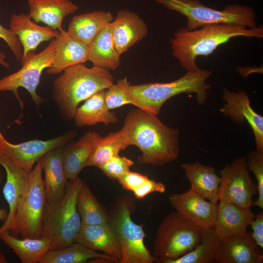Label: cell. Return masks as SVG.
I'll list each match as a JSON object with an SVG mask.
<instances>
[{
  "mask_svg": "<svg viewBox=\"0 0 263 263\" xmlns=\"http://www.w3.org/2000/svg\"><path fill=\"white\" fill-rule=\"evenodd\" d=\"M169 200L177 212L197 226L202 229L213 227L218 203L207 200L191 188L182 193L170 194Z\"/></svg>",
  "mask_w": 263,
  "mask_h": 263,
  "instance_id": "cell-14",
  "label": "cell"
},
{
  "mask_svg": "<svg viewBox=\"0 0 263 263\" xmlns=\"http://www.w3.org/2000/svg\"><path fill=\"white\" fill-rule=\"evenodd\" d=\"M75 242L94 250H99L120 263L122 256L119 241L109 222L96 225H83Z\"/></svg>",
  "mask_w": 263,
  "mask_h": 263,
  "instance_id": "cell-19",
  "label": "cell"
},
{
  "mask_svg": "<svg viewBox=\"0 0 263 263\" xmlns=\"http://www.w3.org/2000/svg\"><path fill=\"white\" fill-rule=\"evenodd\" d=\"M191 187L203 198L212 203L219 201V189L221 179L215 168L204 165L198 161L182 164Z\"/></svg>",
  "mask_w": 263,
  "mask_h": 263,
  "instance_id": "cell-25",
  "label": "cell"
},
{
  "mask_svg": "<svg viewBox=\"0 0 263 263\" xmlns=\"http://www.w3.org/2000/svg\"><path fill=\"white\" fill-rule=\"evenodd\" d=\"M7 140L5 139V138L3 137V135L0 132V153H1L2 149L5 142Z\"/></svg>",
  "mask_w": 263,
  "mask_h": 263,
  "instance_id": "cell-43",
  "label": "cell"
},
{
  "mask_svg": "<svg viewBox=\"0 0 263 263\" xmlns=\"http://www.w3.org/2000/svg\"><path fill=\"white\" fill-rule=\"evenodd\" d=\"M119 131L129 146H135L141 151L139 164L162 166L179 155L178 130L166 126L157 115L139 108L132 110Z\"/></svg>",
  "mask_w": 263,
  "mask_h": 263,
  "instance_id": "cell-1",
  "label": "cell"
},
{
  "mask_svg": "<svg viewBox=\"0 0 263 263\" xmlns=\"http://www.w3.org/2000/svg\"><path fill=\"white\" fill-rule=\"evenodd\" d=\"M215 261L220 263H261L262 249L246 232L220 240Z\"/></svg>",
  "mask_w": 263,
  "mask_h": 263,
  "instance_id": "cell-18",
  "label": "cell"
},
{
  "mask_svg": "<svg viewBox=\"0 0 263 263\" xmlns=\"http://www.w3.org/2000/svg\"><path fill=\"white\" fill-rule=\"evenodd\" d=\"M134 162L126 157L119 155L113 157L98 168L109 178L116 180L123 173L130 170Z\"/></svg>",
  "mask_w": 263,
  "mask_h": 263,
  "instance_id": "cell-36",
  "label": "cell"
},
{
  "mask_svg": "<svg viewBox=\"0 0 263 263\" xmlns=\"http://www.w3.org/2000/svg\"><path fill=\"white\" fill-rule=\"evenodd\" d=\"M248 169L254 173L257 181V199L253 206L263 208V152L255 150L249 151L245 157Z\"/></svg>",
  "mask_w": 263,
  "mask_h": 263,
  "instance_id": "cell-35",
  "label": "cell"
},
{
  "mask_svg": "<svg viewBox=\"0 0 263 263\" xmlns=\"http://www.w3.org/2000/svg\"><path fill=\"white\" fill-rule=\"evenodd\" d=\"M245 157H237L219 172L221 179L219 201L230 202L239 207L250 208L253 196L258 194V186L249 175Z\"/></svg>",
  "mask_w": 263,
  "mask_h": 263,
  "instance_id": "cell-11",
  "label": "cell"
},
{
  "mask_svg": "<svg viewBox=\"0 0 263 263\" xmlns=\"http://www.w3.org/2000/svg\"><path fill=\"white\" fill-rule=\"evenodd\" d=\"M252 230L251 236L256 244L261 249L263 248V211H261L251 222Z\"/></svg>",
  "mask_w": 263,
  "mask_h": 263,
  "instance_id": "cell-40",
  "label": "cell"
},
{
  "mask_svg": "<svg viewBox=\"0 0 263 263\" xmlns=\"http://www.w3.org/2000/svg\"><path fill=\"white\" fill-rule=\"evenodd\" d=\"M58 42L57 38L53 39L43 50L32 55L19 71L0 79V92H13L22 109L23 103L18 93L19 89L22 87L29 92L37 106L42 103L44 100L37 94L36 89L43 71L50 67L55 59Z\"/></svg>",
  "mask_w": 263,
  "mask_h": 263,
  "instance_id": "cell-10",
  "label": "cell"
},
{
  "mask_svg": "<svg viewBox=\"0 0 263 263\" xmlns=\"http://www.w3.org/2000/svg\"><path fill=\"white\" fill-rule=\"evenodd\" d=\"M120 56L114 45L110 22L99 32L89 45L88 61L94 66L115 70L120 65Z\"/></svg>",
  "mask_w": 263,
  "mask_h": 263,
  "instance_id": "cell-26",
  "label": "cell"
},
{
  "mask_svg": "<svg viewBox=\"0 0 263 263\" xmlns=\"http://www.w3.org/2000/svg\"><path fill=\"white\" fill-rule=\"evenodd\" d=\"M134 204L132 200L122 196L115 204L108 222L119 241L122 256L120 263H152L154 258L144 244L143 226L132 219Z\"/></svg>",
  "mask_w": 263,
  "mask_h": 263,
  "instance_id": "cell-8",
  "label": "cell"
},
{
  "mask_svg": "<svg viewBox=\"0 0 263 263\" xmlns=\"http://www.w3.org/2000/svg\"><path fill=\"white\" fill-rule=\"evenodd\" d=\"M220 239L213 227L203 229L199 244L191 251L167 263H210L215 261Z\"/></svg>",
  "mask_w": 263,
  "mask_h": 263,
  "instance_id": "cell-31",
  "label": "cell"
},
{
  "mask_svg": "<svg viewBox=\"0 0 263 263\" xmlns=\"http://www.w3.org/2000/svg\"><path fill=\"white\" fill-rule=\"evenodd\" d=\"M128 147L120 131L111 132L99 141L88 161L86 167H95L98 168L113 157L119 155L122 150Z\"/></svg>",
  "mask_w": 263,
  "mask_h": 263,
  "instance_id": "cell-33",
  "label": "cell"
},
{
  "mask_svg": "<svg viewBox=\"0 0 263 263\" xmlns=\"http://www.w3.org/2000/svg\"><path fill=\"white\" fill-rule=\"evenodd\" d=\"M63 147L54 149L42 158L46 201L53 203L64 196L67 178L62 162Z\"/></svg>",
  "mask_w": 263,
  "mask_h": 263,
  "instance_id": "cell-23",
  "label": "cell"
},
{
  "mask_svg": "<svg viewBox=\"0 0 263 263\" xmlns=\"http://www.w3.org/2000/svg\"><path fill=\"white\" fill-rule=\"evenodd\" d=\"M42 172L41 158L28 172L25 191L17 208L14 232L22 238H38L41 236L47 202Z\"/></svg>",
  "mask_w": 263,
  "mask_h": 263,
  "instance_id": "cell-9",
  "label": "cell"
},
{
  "mask_svg": "<svg viewBox=\"0 0 263 263\" xmlns=\"http://www.w3.org/2000/svg\"><path fill=\"white\" fill-rule=\"evenodd\" d=\"M190 31L186 27L178 29L169 40L172 54L187 72L199 70L196 64L199 56L212 54L218 46L238 37L263 38V26L254 28L235 24H207Z\"/></svg>",
  "mask_w": 263,
  "mask_h": 263,
  "instance_id": "cell-2",
  "label": "cell"
},
{
  "mask_svg": "<svg viewBox=\"0 0 263 263\" xmlns=\"http://www.w3.org/2000/svg\"><path fill=\"white\" fill-rule=\"evenodd\" d=\"M113 83L109 70L95 66L89 68L80 63L67 68L56 79L53 97L64 118L73 120L81 102Z\"/></svg>",
  "mask_w": 263,
  "mask_h": 263,
  "instance_id": "cell-3",
  "label": "cell"
},
{
  "mask_svg": "<svg viewBox=\"0 0 263 263\" xmlns=\"http://www.w3.org/2000/svg\"><path fill=\"white\" fill-rule=\"evenodd\" d=\"M0 38L6 42L17 60L20 61L23 50L18 37L10 29L5 28L0 24Z\"/></svg>",
  "mask_w": 263,
  "mask_h": 263,
  "instance_id": "cell-37",
  "label": "cell"
},
{
  "mask_svg": "<svg viewBox=\"0 0 263 263\" xmlns=\"http://www.w3.org/2000/svg\"><path fill=\"white\" fill-rule=\"evenodd\" d=\"M102 137L88 131L77 141L63 147L62 162L68 180L72 182L78 177Z\"/></svg>",
  "mask_w": 263,
  "mask_h": 263,
  "instance_id": "cell-21",
  "label": "cell"
},
{
  "mask_svg": "<svg viewBox=\"0 0 263 263\" xmlns=\"http://www.w3.org/2000/svg\"><path fill=\"white\" fill-rule=\"evenodd\" d=\"M0 64L7 69L11 68L9 63L7 61L6 55L2 51H0Z\"/></svg>",
  "mask_w": 263,
  "mask_h": 263,
  "instance_id": "cell-41",
  "label": "cell"
},
{
  "mask_svg": "<svg viewBox=\"0 0 263 263\" xmlns=\"http://www.w3.org/2000/svg\"><path fill=\"white\" fill-rule=\"evenodd\" d=\"M2 240L17 255L22 263H37L51 250L48 240L43 238L19 239L10 234L9 231L0 234Z\"/></svg>",
  "mask_w": 263,
  "mask_h": 263,
  "instance_id": "cell-29",
  "label": "cell"
},
{
  "mask_svg": "<svg viewBox=\"0 0 263 263\" xmlns=\"http://www.w3.org/2000/svg\"><path fill=\"white\" fill-rule=\"evenodd\" d=\"M55 59L46 70L47 74L56 75L72 66L88 61L89 45L71 37L64 29L60 31Z\"/></svg>",
  "mask_w": 263,
  "mask_h": 263,
  "instance_id": "cell-24",
  "label": "cell"
},
{
  "mask_svg": "<svg viewBox=\"0 0 263 263\" xmlns=\"http://www.w3.org/2000/svg\"><path fill=\"white\" fill-rule=\"evenodd\" d=\"M130 83L125 77L117 80L105 92V101L109 110H113L126 105L136 104L130 90Z\"/></svg>",
  "mask_w": 263,
  "mask_h": 263,
  "instance_id": "cell-34",
  "label": "cell"
},
{
  "mask_svg": "<svg viewBox=\"0 0 263 263\" xmlns=\"http://www.w3.org/2000/svg\"><path fill=\"white\" fill-rule=\"evenodd\" d=\"M166 190L165 185L149 179L141 186L137 188L133 193L137 199H142L152 192L164 193Z\"/></svg>",
  "mask_w": 263,
  "mask_h": 263,
  "instance_id": "cell-39",
  "label": "cell"
},
{
  "mask_svg": "<svg viewBox=\"0 0 263 263\" xmlns=\"http://www.w3.org/2000/svg\"><path fill=\"white\" fill-rule=\"evenodd\" d=\"M211 72L199 70L187 72L180 78L167 83H148L130 86L137 108L158 115L164 104L170 98L182 93L195 94L200 105L204 104L211 85L207 83Z\"/></svg>",
  "mask_w": 263,
  "mask_h": 263,
  "instance_id": "cell-4",
  "label": "cell"
},
{
  "mask_svg": "<svg viewBox=\"0 0 263 263\" xmlns=\"http://www.w3.org/2000/svg\"><path fill=\"white\" fill-rule=\"evenodd\" d=\"M114 19L110 12L95 11L74 16L69 24L68 34L89 45L99 32Z\"/></svg>",
  "mask_w": 263,
  "mask_h": 263,
  "instance_id": "cell-27",
  "label": "cell"
},
{
  "mask_svg": "<svg viewBox=\"0 0 263 263\" xmlns=\"http://www.w3.org/2000/svg\"><path fill=\"white\" fill-rule=\"evenodd\" d=\"M203 229L176 211L165 216L157 229L152 255L167 263L192 250L200 242Z\"/></svg>",
  "mask_w": 263,
  "mask_h": 263,
  "instance_id": "cell-7",
  "label": "cell"
},
{
  "mask_svg": "<svg viewBox=\"0 0 263 263\" xmlns=\"http://www.w3.org/2000/svg\"><path fill=\"white\" fill-rule=\"evenodd\" d=\"M8 262L5 255L0 251V263H7Z\"/></svg>",
  "mask_w": 263,
  "mask_h": 263,
  "instance_id": "cell-44",
  "label": "cell"
},
{
  "mask_svg": "<svg viewBox=\"0 0 263 263\" xmlns=\"http://www.w3.org/2000/svg\"><path fill=\"white\" fill-rule=\"evenodd\" d=\"M153 0L185 16L186 28L190 31L212 24H235L248 28L257 26L254 10L249 5L228 4L223 10H217L207 7L199 0Z\"/></svg>",
  "mask_w": 263,
  "mask_h": 263,
  "instance_id": "cell-6",
  "label": "cell"
},
{
  "mask_svg": "<svg viewBox=\"0 0 263 263\" xmlns=\"http://www.w3.org/2000/svg\"><path fill=\"white\" fill-rule=\"evenodd\" d=\"M2 180V174L0 171V184ZM8 212L5 208H0V221H5L7 217Z\"/></svg>",
  "mask_w": 263,
  "mask_h": 263,
  "instance_id": "cell-42",
  "label": "cell"
},
{
  "mask_svg": "<svg viewBox=\"0 0 263 263\" xmlns=\"http://www.w3.org/2000/svg\"><path fill=\"white\" fill-rule=\"evenodd\" d=\"M103 259L116 262L110 256L99 253L83 244L75 242L64 248L50 250L41 258L39 263H85L90 260Z\"/></svg>",
  "mask_w": 263,
  "mask_h": 263,
  "instance_id": "cell-30",
  "label": "cell"
},
{
  "mask_svg": "<svg viewBox=\"0 0 263 263\" xmlns=\"http://www.w3.org/2000/svg\"><path fill=\"white\" fill-rule=\"evenodd\" d=\"M105 92L103 90L96 93L77 108L74 118L76 126L83 127L99 123L108 125L117 122V116L106 105Z\"/></svg>",
  "mask_w": 263,
  "mask_h": 263,
  "instance_id": "cell-28",
  "label": "cell"
},
{
  "mask_svg": "<svg viewBox=\"0 0 263 263\" xmlns=\"http://www.w3.org/2000/svg\"><path fill=\"white\" fill-rule=\"evenodd\" d=\"M10 29L18 37L23 50L20 61L23 64L42 42L57 38L60 31L34 22L28 14H13L9 20Z\"/></svg>",
  "mask_w": 263,
  "mask_h": 263,
  "instance_id": "cell-16",
  "label": "cell"
},
{
  "mask_svg": "<svg viewBox=\"0 0 263 263\" xmlns=\"http://www.w3.org/2000/svg\"><path fill=\"white\" fill-rule=\"evenodd\" d=\"M0 165L3 167L6 173L3 193L9 206L7 217L0 227V234L5 231H14L15 214L25 191L29 172L3 153H0Z\"/></svg>",
  "mask_w": 263,
  "mask_h": 263,
  "instance_id": "cell-15",
  "label": "cell"
},
{
  "mask_svg": "<svg viewBox=\"0 0 263 263\" xmlns=\"http://www.w3.org/2000/svg\"><path fill=\"white\" fill-rule=\"evenodd\" d=\"M75 134V131H71L48 140H32L18 144L6 141L1 153L29 172L44 155L54 149L64 146Z\"/></svg>",
  "mask_w": 263,
  "mask_h": 263,
  "instance_id": "cell-13",
  "label": "cell"
},
{
  "mask_svg": "<svg viewBox=\"0 0 263 263\" xmlns=\"http://www.w3.org/2000/svg\"><path fill=\"white\" fill-rule=\"evenodd\" d=\"M111 34L114 47L121 55L148 33L145 21L136 13L128 9H121L111 22Z\"/></svg>",
  "mask_w": 263,
  "mask_h": 263,
  "instance_id": "cell-17",
  "label": "cell"
},
{
  "mask_svg": "<svg viewBox=\"0 0 263 263\" xmlns=\"http://www.w3.org/2000/svg\"><path fill=\"white\" fill-rule=\"evenodd\" d=\"M82 182L77 177L72 182L60 201L46 202L41 237L49 241L51 250L64 248L75 242L82 226L77 208V198Z\"/></svg>",
  "mask_w": 263,
  "mask_h": 263,
  "instance_id": "cell-5",
  "label": "cell"
},
{
  "mask_svg": "<svg viewBox=\"0 0 263 263\" xmlns=\"http://www.w3.org/2000/svg\"><path fill=\"white\" fill-rule=\"evenodd\" d=\"M255 216L250 208L241 207L230 202L221 200L217 204L213 227L221 240L247 232V227Z\"/></svg>",
  "mask_w": 263,
  "mask_h": 263,
  "instance_id": "cell-20",
  "label": "cell"
},
{
  "mask_svg": "<svg viewBox=\"0 0 263 263\" xmlns=\"http://www.w3.org/2000/svg\"><path fill=\"white\" fill-rule=\"evenodd\" d=\"M222 97L225 103L220 112L235 123L246 121L254 133L256 150L263 152V117L251 107L248 94L244 90L234 92L225 88Z\"/></svg>",
  "mask_w": 263,
  "mask_h": 263,
  "instance_id": "cell-12",
  "label": "cell"
},
{
  "mask_svg": "<svg viewBox=\"0 0 263 263\" xmlns=\"http://www.w3.org/2000/svg\"><path fill=\"white\" fill-rule=\"evenodd\" d=\"M77 208L83 225H96L108 222V215L83 181L78 193Z\"/></svg>",
  "mask_w": 263,
  "mask_h": 263,
  "instance_id": "cell-32",
  "label": "cell"
},
{
  "mask_svg": "<svg viewBox=\"0 0 263 263\" xmlns=\"http://www.w3.org/2000/svg\"><path fill=\"white\" fill-rule=\"evenodd\" d=\"M29 16L36 22H42L55 30H63L62 22L78 10L71 0H26Z\"/></svg>",
  "mask_w": 263,
  "mask_h": 263,
  "instance_id": "cell-22",
  "label": "cell"
},
{
  "mask_svg": "<svg viewBox=\"0 0 263 263\" xmlns=\"http://www.w3.org/2000/svg\"><path fill=\"white\" fill-rule=\"evenodd\" d=\"M149 179L147 175L130 170L120 175L116 180L124 188L133 192Z\"/></svg>",
  "mask_w": 263,
  "mask_h": 263,
  "instance_id": "cell-38",
  "label": "cell"
}]
</instances>
